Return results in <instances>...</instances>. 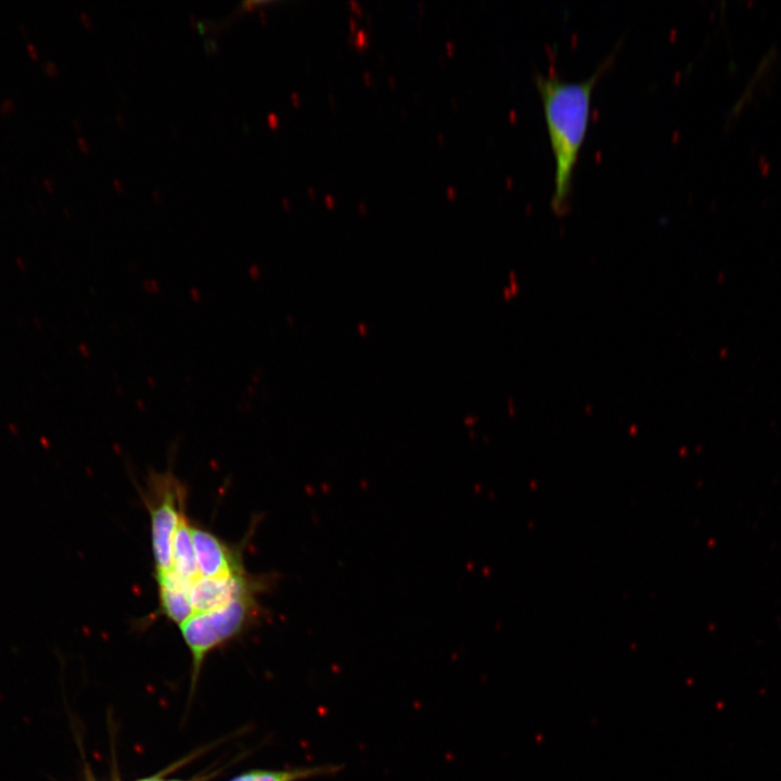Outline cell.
I'll list each match as a JSON object with an SVG mask.
<instances>
[{
	"instance_id": "5b68a950",
	"label": "cell",
	"mask_w": 781,
	"mask_h": 781,
	"mask_svg": "<svg viewBox=\"0 0 781 781\" xmlns=\"http://www.w3.org/2000/svg\"><path fill=\"white\" fill-rule=\"evenodd\" d=\"M197 571L201 577L217 578L244 574L242 554L212 532L191 526Z\"/></svg>"
},
{
	"instance_id": "277c9868",
	"label": "cell",
	"mask_w": 781,
	"mask_h": 781,
	"mask_svg": "<svg viewBox=\"0 0 781 781\" xmlns=\"http://www.w3.org/2000/svg\"><path fill=\"white\" fill-rule=\"evenodd\" d=\"M270 580L254 577L246 573L230 577H199L191 589L194 613H203L221 607L234 599L256 596Z\"/></svg>"
},
{
	"instance_id": "ba28073f",
	"label": "cell",
	"mask_w": 781,
	"mask_h": 781,
	"mask_svg": "<svg viewBox=\"0 0 781 781\" xmlns=\"http://www.w3.org/2000/svg\"><path fill=\"white\" fill-rule=\"evenodd\" d=\"M340 767L322 765L303 767L291 770H252L232 778L229 781H300L310 778L336 773Z\"/></svg>"
},
{
	"instance_id": "30bf717a",
	"label": "cell",
	"mask_w": 781,
	"mask_h": 781,
	"mask_svg": "<svg viewBox=\"0 0 781 781\" xmlns=\"http://www.w3.org/2000/svg\"><path fill=\"white\" fill-rule=\"evenodd\" d=\"M274 118H277V116H276L274 114H270V115L268 116L269 124H270L272 127L277 126V124H278L277 121H274Z\"/></svg>"
},
{
	"instance_id": "8992f818",
	"label": "cell",
	"mask_w": 781,
	"mask_h": 781,
	"mask_svg": "<svg viewBox=\"0 0 781 781\" xmlns=\"http://www.w3.org/2000/svg\"><path fill=\"white\" fill-rule=\"evenodd\" d=\"M155 577L158 585L161 611L167 618L180 626L194 614L191 599L193 584L184 581L172 571Z\"/></svg>"
},
{
	"instance_id": "8fae6325",
	"label": "cell",
	"mask_w": 781,
	"mask_h": 781,
	"mask_svg": "<svg viewBox=\"0 0 781 781\" xmlns=\"http://www.w3.org/2000/svg\"><path fill=\"white\" fill-rule=\"evenodd\" d=\"M169 781H180V780H169Z\"/></svg>"
},
{
	"instance_id": "3957f363",
	"label": "cell",
	"mask_w": 781,
	"mask_h": 781,
	"mask_svg": "<svg viewBox=\"0 0 781 781\" xmlns=\"http://www.w3.org/2000/svg\"><path fill=\"white\" fill-rule=\"evenodd\" d=\"M145 503L151 517L155 576L165 575L172 568V541L185 513L184 487L171 473L155 474L150 478Z\"/></svg>"
},
{
	"instance_id": "7a4b0ae2",
	"label": "cell",
	"mask_w": 781,
	"mask_h": 781,
	"mask_svg": "<svg viewBox=\"0 0 781 781\" xmlns=\"http://www.w3.org/2000/svg\"><path fill=\"white\" fill-rule=\"evenodd\" d=\"M260 615L256 596H245L203 613H194L179 627L192 656L194 687L206 655L241 633Z\"/></svg>"
},
{
	"instance_id": "9c48e42d",
	"label": "cell",
	"mask_w": 781,
	"mask_h": 781,
	"mask_svg": "<svg viewBox=\"0 0 781 781\" xmlns=\"http://www.w3.org/2000/svg\"><path fill=\"white\" fill-rule=\"evenodd\" d=\"M137 781H165V780L162 779L159 776H154V777L137 780Z\"/></svg>"
},
{
	"instance_id": "52a82bcc",
	"label": "cell",
	"mask_w": 781,
	"mask_h": 781,
	"mask_svg": "<svg viewBox=\"0 0 781 781\" xmlns=\"http://www.w3.org/2000/svg\"><path fill=\"white\" fill-rule=\"evenodd\" d=\"M191 523L185 513L181 516L175 533L171 551L172 573L194 584L200 577L192 540Z\"/></svg>"
},
{
	"instance_id": "6da1fadb",
	"label": "cell",
	"mask_w": 781,
	"mask_h": 781,
	"mask_svg": "<svg viewBox=\"0 0 781 781\" xmlns=\"http://www.w3.org/2000/svg\"><path fill=\"white\" fill-rule=\"evenodd\" d=\"M614 60L611 53L585 80L568 82L556 75H535L551 149L555 161L551 208L558 216L569 210L574 168L584 142L593 88Z\"/></svg>"
}]
</instances>
